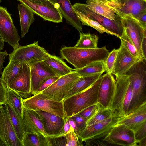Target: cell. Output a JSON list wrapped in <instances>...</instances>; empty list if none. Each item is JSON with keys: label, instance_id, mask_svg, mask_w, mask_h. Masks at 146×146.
Here are the masks:
<instances>
[{"label": "cell", "instance_id": "obj_1", "mask_svg": "<svg viewBox=\"0 0 146 146\" xmlns=\"http://www.w3.org/2000/svg\"><path fill=\"white\" fill-rule=\"evenodd\" d=\"M61 58L78 69L96 62L104 61L109 52L106 46L94 49L64 47L60 50Z\"/></svg>", "mask_w": 146, "mask_h": 146}, {"label": "cell", "instance_id": "obj_2", "mask_svg": "<svg viewBox=\"0 0 146 146\" xmlns=\"http://www.w3.org/2000/svg\"><path fill=\"white\" fill-rule=\"evenodd\" d=\"M101 75L92 85L84 90L63 101L65 119L76 114L86 108L98 103Z\"/></svg>", "mask_w": 146, "mask_h": 146}, {"label": "cell", "instance_id": "obj_3", "mask_svg": "<svg viewBox=\"0 0 146 146\" xmlns=\"http://www.w3.org/2000/svg\"><path fill=\"white\" fill-rule=\"evenodd\" d=\"M116 79L114 93L110 108L118 115L126 116L132 98L131 86L127 75Z\"/></svg>", "mask_w": 146, "mask_h": 146}, {"label": "cell", "instance_id": "obj_4", "mask_svg": "<svg viewBox=\"0 0 146 146\" xmlns=\"http://www.w3.org/2000/svg\"><path fill=\"white\" fill-rule=\"evenodd\" d=\"M23 102L26 109L47 112L65 119L63 102L48 99L46 96L41 92L23 99Z\"/></svg>", "mask_w": 146, "mask_h": 146}, {"label": "cell", "instance_id": "obj_5", "mask_svg": "<svg viewBox=\"0 0 146 146\" xmlns=\"http://www.w3.org/2000/svg\"><path fill=\"white\" fill-rule=\"evenodd\" d=\"M81 76L74 70L60 78L42 93L48 99L62 102L64 96Z\"/></svg>", "mask_w": 146, "mask_h": 146}, {"label": "cell", "instance_id": "obj_6", "mask_svg": "<svg viewBox=\"0 0 146 146\" xmlns=\"http://www.w3.org/2000/svg\"><path fill=\"white\" fill-rule=\"evenodd\" d=\"M38 41L27 45L19 46L9 54V60L32 63L43 61L50 54L38 44Z\"/></svg>", "mask_w": 146, "mask_h": 146}, {"label": "cell", "instance_id": "obj_7", "mask_svg": "<svg viewBox=\"0 0 146 146\" xmlns=\"http://www.w3.org/2000/svg\"><path fill=\"white\" fill-rule=\"evenodd\" d=\"M116 13L120 17L121 23L126 34L135 46L139 54L142 58L145 59L141 45L143 38L146 36V29L143 28L138 21L131 15Z\"/></svg>", "mask_w": 146, "mask_h": 146}, {"label": "cell", "instance_id": "obj_8", "mask_svg": "<svg viewBox=\"0 0 146 146\" xmlns=\"http://www.w3.org/2000/svg\"><path fill=\"white\" fill-rule=\"evenodd\" d=\"M125 116L116 115L91 125L86 126L79 134V137L83 141L104 138L117 122Z\"/></svg>", "mask_w": 146, "mask_h": 146}, {"label": "cell", "instance_id": "obj_9", "mask_svg": "<svg viewBox=\"0 0 146 146\" xmlns=\"http://www.w3.org/2000/svg\"><path fill=\"white\" fill-rule=\"evenodd\" d=\"M76 11L81 12L90 19L94 20L104 28L115 34L120 37L124 30L120 19L114 20L110 19L93 11L86 6V4L76 3L73 5Z\"/></svg>", "mask_w": 146, "mask_h": 146}, {"label": "cell", "instance_id": "obj_10", "mask_svg": "<svg viewBox=\"0 0 146 146\" xmlns=\"http://www.w3.org/2000/svg\"><path fill=\"white\" fill-rule=\"evenodd\" d=\"M11 15L6 7L0 6V35L4 41L8 43L14 50L20 46L19 41L20 37Z\"/></svg>", "mask_w": 146, "mask_h": 146}, {"label": "cell", "instance_id": "obj_11", "mask_svg": "<svg viewBox=\"0 0 146 146\" xmlns=\"http://www.w3.org/2000/svg\"><path fill=\"white\" fill-rule=\"evenodd\" d=\"M105 4L115 13L131 15L136 19L146 12V0H105Z\"/></svg>", "mask_w": 146, "mask_h": 146}, {"label": "cell", "instance_id": "obj_12", "mask_svg": "<svg viewBox=\"0 0 146 146\" xmlns=\"http://www.w3.org/2000/svg\"><path fill=\"white\" fill-rule=\"evenodd\" d=\"M32 11L34 13L42 17L44 20L55 23L63 21V17L59 9L48 0L40 3L30 0H17Z\"/></svg>", "mask_w": 146, "mask_h": 146}, {"label": "cell", "instance_id": "obj_13", "mask_svg": "<svg viewBox=\"0 0 146 146\" xmlns=\"http://www.w3.org/2000/svg\"><path fill=\"white\" fill-rule=\"evenodd\" d=\"M102 140L111 145L137 146L133 131L123 124L114 126L109 133Z\"/></svg>", "mask_w": 146, "mask_h": 146}, {"label": "cell", "instance_id": "obj_14", "mask_svg": "<svg viewBox=\"0 0 146 146\" xmlns=\"http://www.w3.org/2000/svg\"><path fill=\"white\" fill-rule=\"evenodd\" d=\"M0 140L4 146H23L18 138L5 106H0Z\"/></svg>", "mask_w": 146, "mask_h": 146}, {"label": "cell", "instance_id": "obj_15", "mask_svg": "<svg viewBox=\"0 0 146 146\" xmlns=\"http://www.w3.org/2000/svg\"><path fill=\"white\" fill-rule=\"evenodd\" d=\"M7 88L16 92L22 98L31 96V70L28 63L23 62L19 72Z\"/></svg>", "mask_w": 146, "mask_h": 146}, {"label": "cell", "instance_id": "obj_16", "mask_svg": "<svg viewBox=\"0 0 146 146\" xmlns=\"http://www.w3.org/2000/svg\"><path fill=\"white\" fill-rule=\"evenodd\" d=\"M28 63L30 67L31 94L34 95L45 81L57 75L43 61Z\"/></svg>", "mask_w": 146, "mask_h": 146}, {"label": "cell", "instance_id": "obj_17", "mask_svg": "<svg viewBox=\"0 0 146 146\" xmlns=\"http://www.w3.org/2000/svg\"><path fill=\"white\" fill-rule=\"evenodd\" d=\"M98 95V103L104 108H110L114 93L116 80L111 74L102 75Z\"/></svg>", "mask_w": 146, "mask_h": 146}, {"label": "cell", "instance_id": "obj_18", "mask_svg": "<svg viewBox=\"0 0 146 146\" xmlns=\"http://www.w3.org/2000/svg\"><path fill=\"white\" fill-rule=\"evenodd\" d=\"M141 60L134 57L121 44L112 74L115 76L116 78L125 74L133 65Z\"/></svg>", "mask_w": 146, "mask_h": 146}, {"label": "cell", "instance_id": "obj_19", "mask_svg": "<svg viewBox=\"0 0 146 146\" xmlns=\"http://www.w3.org/2000/svg\"><path fill=\"white\" fill-rule=\"evenodd\" d=\"M37 111L42 119L44 129L48 136L57 137L62 135V132L65 119L47 112Z\"/></svg>", "mask_w": 146, "mask_h": 146}, {"label": "cell", "instance_id": "obj_20", "mask_svg": "<svg viewBox=\"0 0 146 146\" xmlns=\"http://www.w3.org/2000/svg\"><path fill=\"white\" fill-rule=\"evenodd\" d=\"M22 118L27 133H41L48 136L44 129L42 119L37 111L26 109L23 106Z\"/></svg>", "mask_w": 146, "mask_h": 146}, {"label": "cell", "instance_id": "obj_21", "mask_svg": "<svg viewBox=\"0 0 146 146\" xmlns=\"http://www.w3.org/2000/svg\"><path fill=\"white\" fill-rule=\"evenodd\" d=\"M49 0L59 9L67 23L74 27L79 32H82V24L70 0Z\"/></svg>", "mask_w": 146, "mask_h": 146}, {"label": "cell", "instance_id": "obj_22", "mask_svg": "<svg viewBox=\"0 0 146 146\" xmlns=\"http://www.w3.org/2000/svg\"><path fill=\"white\" fill-rule=\"evenodd\" d=\"M146 121V102L118 121L116 125L124 124L133 130Z\"/></svg>", "mask_w": 146, "mask_h": 146}, {"label": "cell", "instance_id": "obj_23", "mask_svg": "<svg viewBox=\"0 0 146 146\" xmlns=\"http://www.w3.org/2000/svg\"><path fill=\"white\" fill-rule=\"evenodd\" d=\"M86 5L89 9L110 19H120L119 15L105 4V0H87Z\"/></svg>", "mask_w": 146, "mask_h": 146}, {"label": "cell", "instance_id": "obj_24", "mask_svg": "<svg viewBox=\"0 0 146 146\" xmlns=\"http://www.w3.org/2000/svg\"><path fill=\"white\" fill-rule=\"evenodd\" d=\"M4 105L15 133L18 138L22 142L26 133L22 117L9 102L7 101Z\"/></svg>", "mask_w": 146, "mask_h": 146}, {"label": "cell", "instance_id": "obj_25", "mask_svg": "<svg viewBox=\"0 0 146 146\" xmlns=\"http://www.w3.org/2000/svg\"><path fill=\"white\" fill-rule=\"evenodd\" d=\"M102 75L97 74L81 76L64 96L63 100L86 90L95 82Z\"/></svg>", "mask_w": 146, "mask_h": 146}, {"label": "cell", "instance_id": "obj_26", "mask_svg": "<svg viewBox=\"0 0 146 146\" xmlns=\"http://www.w3.org/2000/svg\"><path fill=\"white\" fill-rule=\"evenodd\" d=\"M43 61L59 76L68 74L74 70L68 66L61 58L50 54Z\"/></svg>", "mask_w": 146, "mask_h": 146}, {"label": "cell", "instance_id": "obj_27", "mask_svg": "<svg viewBox=\"0 0 146 146\" xmlns=\"http://www.w3.org/2000/svg\"><path fill=\"white\" fill-rule=\"evenodd\" d=\"M18 9L19 15L21 36L23 38L27 33L30 26L35 20L34 13L21 3L18 4Z\"/></svg>", "mask_w": 146, "mask_h": 146}, {"label": "cell", "instance_id": "obj_28", "mask_svg": "<svg viewBox=\"0 0 146 146\" xmlns=\"http://www.w3.org/2000/svg\"><path fill=\"white\" fill-rule=\"evenodd\" d=\"M23 62L17 61H10L7 66L4 69L1 79L7 88L19 72Z\"/></svg>", "mask_w": 146, "mask_h": 146}, {"label": "cell", "instance_id": "obj_29", "mask_svg": "<svg viewBox=\"0 0 146 146\" xmlns=\"http://www.w3.org/2000/svg\"><path fill=\"white\" fill-rule=\"evenodd\" d=\"M80 38L74 47L80 48L94 49L98 47V37L95 34L79 32Z\"/></svg>", "mask_w": 146, "mask_h": 146}, {"label": "cell", "instance_id": "obj_30", "mask_svg": "<svg viewBox=\"0 0 146 146\" xmlns=\"http://www.w3.org/2000/svg\"><path fill=\"white\" fill-rule=\"evenodd\" d=\"M81 76H86L97 74H102L105 71L103 61H99L91 63L81 68L76 69Z\"/></svg>", "mask_w": 146, "mask_h": 146}, {"label": "cell", "instance_id": "obj_31", "mask_svg": "<svg viewBox=\"0 0 146 146\" xmlns=\"http://www.w3.org/2000/svg\"><path fill=\"white\" fill-rule=\"evenodd\" d=\"M6 98L7 101L22 117L23 108L22 97L16 92L7 88Z\"/></svg>", "mask_w": 146, "mask_h": 146}, {"label": "cell", "instance_id": "obj_32", "mask_svg": "<svg viewBox=\"0 0 146 146\" xmlns=\"http://www.w3.org/2000/svg\"><path fill=\"white\" fill-rule=\"evenodd\" d=\"M116 115H119L114 113L110 108H104L99 105L95 114L87 120L86 126L91 125Z\"/></svg>", "mask_w": 146, "mask_h": 146}, {"label": "cell", "instance_id": "obj_33", "mask_svg": "<svg viewBox=\"0 0 146 146\" xmlns=\"http://www.w3.org/2000/svg\"><path fill=\"white\" fill-rule=\"evenodd\" d=\"M79 19L83 25L91 27L97 30L101 34L104 32L116 36L114 33L107 30L97 22L88 18L81 12L76 11Z\"/></svg>", "mask_w": 146, "mask_h": 146}, {"label": "cell", "instance_id": "obj_34", "mask_svg": "<svg viewBox=\"0 0 146 146\" xmlns=\"http://www.w3.org/2000/svg\"><path fill=\"white\" fill-rule=\"evenodd\" d=\"M119 38L121 40V44L124 46L133 56L138 59H143L139 54L135 46L126 34L124 29L121 36Z\"/></svg>", "mask_w": 146, "mask_h": 146}, {"label": "cell", "instance_id": "obj_35", "mask_svg": "<svg viewBox=\"0 0 146 146\" xmlns=\"http://www.w3.org/2000/svg\"><path fill=\"white\" fill-rule=\"evenodd\" d=\"M118 49H113L108 55L104 62L105 71L112 73L113 70Z\"/></svg>", "mask_w": 146, "mask_h": 146}, {"label": "cell", "instance_id": "obj_36", "mask_svg": "<svg viewBox=\"0 0 146 146\" xmlns=\"http://www.w3.org/2000/svg\"><path fill=\"white\" fill-rule=\"evenodd\" d=\"M23 146H40L38 133H26L22 141Z\"/></svg>", "mask_w": 146, "mask_h": 146}, {"label": "cell", "instance_id": "obj_37", "mask_svg": "<svg viewBox=\"0 0 146 146\" xmlns=\"http://www.w3.org/2000/svg\"><path fill=\"white\" fill-rule=\"evenodd\" d=\"M67 144L66 146H83V141L79 135L74 131H71L65 135Z\"/></svg>", "mask_w": 146, "mask_h": 146}, {"label": "cell", "instance_id": "obj_38", "mask_svg": "<svg viewBox=\"0 0 146 146\" xmlns=\"http://www.w3.org/2000/svg\"><path fill=\"white\" fill-rule=\"evenodd\" d=\"M99 107V105L97 103L86 108L78 114L88 120L95 114Z\"/></svg>", "mask_w": 146, "mask_h": 146}, {"label": "cell", "instance_id": "obj_39", "mask_svg": "<svg viewBox=\"0 0 146 146\" xmlns=\"http://www.w3.org/2000/svg\"><path fill=\"white\" fill-rule=\"evenodd\" d=\"M135 139L137 143L146 137V121L133 130Z\"/></svg>", "mask_w": 146, "mask_h": 146}, {"label": "cell", "instance_id": "obj_40", "mask_svg": "<svg viewBox=\"0 0 146 146\" xmlns=\"http://www.w3.org/2000/svg\"><path fill=\"white\" fill-rule=\"evenodd\" d=\"M46 138L48 146H66L67 142L65 135H62L57 137L48 136Z\"/></svg>", "mask_w": 146, "mask_h": 146}, {"label": "cell", "instance_id": "obj_41", "mask_svg": "<svg viewBox=\"0 0 146 146\" xmlns=\"http://www.w3.org/2000/svg\"><path fill=\"white\" fill-rule=\"evenodd\" d=\"M71 117L75 122L80 134L86 127L88 120L78 114L73 115Z\"/></svg>", "mask_w": 146, "mask_h": 146}, {"label": "cell", "instance_id": "obj_42", "mask_svg": "<svg viewBox=\"0 0 146 146\" xmlns=\"http://www.w3.org/2000/svg\"><path fill=\"white\" fill-rule=\"evenodd\" d=\"M60 77L59 76H56L47 79L41 85L37 90L35 94L42 92L43 91L50 86L58 79Z\"/></svg>", "mask_w": 146, "mask_h": 146}, {"label": "cell", "instance_id": "obj_43", "mask_svg": "<svg viewBox=\"0 0 146 146\" xmlns=\"http://www.w3.org/2000/svg\"><path fill=\"white\" fill-rule=\"evenodd\" d=\"M7 88L0 78V106L7 102Z\"/></svg>", "mask_w": 146, "mask_h": 146}, {"label": "cell", "instance_id": "obj_44", "mask_svg": "<svg viewBox=\"0 0 146 146\" xmlns=\"http://www.w3.org/2000/svg\"><path fill=\"white\" fill-rule=\"evenodd\" d=\"M65 119V123L62 132V135H65L71 131H74L69 124L68 118H66Z\"/></svg>", "mask_w": 146, "mask_h": 146}, {"label": "cell", "instance_id": "obj_45", "mask_svg": "<svg viewBox=\"0 0 146 146\" xmlns=\"http://www.w3.org/2000/svg\"><path fill=\"white\" fill-rule=\"evenodd\" d=\"M8 55V53L6 51H0V74L2 72V69L3 68V64L5 57Z\"/></svg>", "mask_w": 146, "mask_h": 146}, {"label": "cell", "instance_id": "obj_46", "mask_svg": "<svg viewBox=\"0 0 146 146\" xmlns=\"http://www.w3.org/2000/svg\"><path fill=\"white\" fill-rule=\"evenodd\" d=\"M68 121L69 124L71 127L76 134L79 135V133L75 121L71 117L68 118Z\"/></svg>", "mask_w": 146, "mask_h": 146}, {"label": "cell", "instance_id": "obj_47", "mask_svg": "<svg viewBox=\"0 0 146 146\" xmlns=\"http://www.w3.org/2000/svg\"><path fill=\"white\" fill-rule=\"evenodd\" d=\"M141 48L143 57L146 59V36H145L142 40Z\"/></svg>", "mask_w": 146, "mask_h": 146}, {"label": "cell", "instance_id": "obj_48", "mask_svg": "<svg viewBox=\"0 0 146 146\" xmlns=\"http://www.w3.org/2000/svg\"><path fill=\"white\" fill-rule=\"evenodd\" d=\"M146 146V137L139 141L137 144V146Z\"/></svg>", "mask_w": 146, "mask_h": 146}, {"label": "cell", "instance_id": "obj_49", "mask_svg": "<svg viewBox=\"0 0 146 146\" xmlns=\"http://www.w3.org/2000/svg\"><path fill=\"white\" fill-rule=\"evenodd\" d=\"M4 42L0 35V51L3 50L4 48Z\"/></svg>", "mask_w": 146, "mask_h": 146}, {"label": "cell", "instance_id": "obj_50", "mask_svg": "<svg viewBox=\"0 0 146 146\" xmlns=\"http://www.w3.org/2000/svg\"><path fill=\"white\" fill-rule=\"evenodd\" d=\"M31 1L36 3H42L48 0H30Z\"/></svg>", "mask_w": 146, "mask_h": 146}, {"label": "cell", "instance_id": "obj_51", "mask_svg": "<svg viewBox=\"0 0 146 146\" xmlns=\"http://www.w3.org/2000/svg\"><path fill=\"white\" fill-rule=\"evenodd\" d=\"M0 146H4V145L0 140Z\"/></svg>", "mask_w": 146, "mask_h": 146}, {"label": "cell", "instance_id": "obj_52", "mask_svg": "<svg viewBox=\"0 0 146 146\" xmlns=\"http://www.w3.org/2000/svg\"><path fill=\"white\" fill-rule=\"evenodd\" d=\"M2 1V0H0V3Z\"/></svg>", "mask_w": 146, "mask_h": 146}]
</instances>
